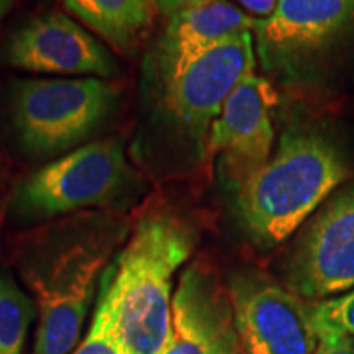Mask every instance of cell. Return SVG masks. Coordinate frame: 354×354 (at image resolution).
<instances>
[{
	"label": "cell",
	"instance_id": "cell-1",
	"mask_svg": "<svg viewBox=\"0 0 354 354\" xmlns=\"http://www.w3.org/2000/svg\"><path fill=\"white\" fill-rule=\"evenodd\" d=\"M196 232L174 210L149 207L100 279L99 302L128 354H159L171 339L172 279L192 254Z\"/></svg>",
	"mask_w": 354,
	"mask_h": 354
},
{
	"label": "cell",
	"instance_id": "cell-2",
	"mask_svg": "<svg viewBox=\"0 0 354 354\" xmlns=\"http://www.w3.org/2000/svg\"><path fill=\"white\" fill-rule=\"evenodd\" d=\"M349 176L342 154L313 131L282 135L272 158L238 192V212L261 245L287 240Z\"/></svg>",
	"mask_w": 354,
	"mask_h": 354
},
{
	"label": "cell",
	"instance_id": "cell-3",
	"mask_svg": "<svg viewBox=\"0 0 354 354\" xmlns=\"http://www.w3.org/2000/svg\"><path fill=\"white\" fill-rule=\"evenodd\" d=\"M117 104V87L100 77L19 79L8 91V118L20 151L48 158L91 138Z\"/></svg>",
	"mask_w": 354,
	"mask_h": 354
},
{
	"label": "cell",
	"instance_id": "cell-4",
	"mask_svg": "<svg viewBox=\"0 0 354 354\" xmlns=\"http://www.w3.org/2000/svg\"><path fill=\"white\" fill-rule=\"evenodd\" d=\"M143 180L125 156L120 138L82 145L19 180L12 209L28 218H50L138 196Z\"/></svg>",
	"mask_w": 354,
	"mask_h": 354
},
{
	"label": "cell",
	"instance_id": "cell-5",
	"mask_svg": "<svg viewBox=\"0 0 354 354\" xmlns=\"http://www.w3.org/2000/svg\"><path fill=\"white\" fill-rule=\"evenodd\" d=\"M109 254L110 243L91 236L63 246L48 261L26 269V282L39 310L33 354H71L97 282L107 269Z\"/></svg>",
	"mask_w": 354,
	"mask_h": 354
},
{
	"label": "cell",
	"instance_id": "cell-6",
	"mask_svg": "<svg viewBox=\"0 0 354 354\" xmlns=\"http://www.w3.org/2000/svg\"><path fill=\"white\" fill-rule=\"evenodd\" d=\"M254 69L253 32L228 39L159 88L161 120L180 143L202 149L225 102Z\"/></svg>",
	"mask_w": 354,
	"mask_h": 354
},
{
	"label": "cell",
	"instance_id": "cell-7",
	"mask_svg": "<svg viewBox=\"0 0 354 354\" xmlns=\"http://www.w3.org/2000/svg\"><path fill=\"white\" fill-rule=\"evenodd\" d=\"M253 32L266 73L297 77L326 50L354 38V0H277Z\"/></svg>",
	"mask_w": 354,
	"mask_h": 354
},
{
	"label": "cell",
	"instance_id": "cell-8",
	"mask_svg": "<svg viewBox=\"0 0 354 354\" xmlns=\"http://www.w3.org/2000/svg\"><path fill=\"white\" fill-rule=\"evenodd\" d=\"M234 325L248 354H313L318 336L312 304L259 272L233 277L228 287Z\"/></svg>",
	"mask_w": 354,
	"mask_h": 354
},
{
	"label": "cell",
	"instance_id": "cell-9",
	"mask_svg": "<svg viewBox=\"0 0 354 354\" xmlns=\"http://www.w3.org/2000/svg\"><path fill=\"white\" fill-rule=\"evenodd\" d=\"M276 104L272 84L253 74L232 92L210 128L205 153L220 158L225 180L236 190L271 158Z\"/></svg>",
	"mask_w": 354,
	"mask_h": 354
},
{
	"label": "cell",
	"instance_id": "cell-10",
	"mask_svg": "<svg viewBox=\"0 0 354 354\" xmlns=\"http://www.w3.org/2000/svg\"><path fill=\"white\" fill-rule=\"evenodd\" d=\"M3 61L38 74H87L110 79L118 64L107 48L63 13H43L19 26L6 39Z\"/></svg>",
	"mask_w": 354,
	"mask_h": 354
},
{
	"label": "cell",
	"instance_id": "cell-11",
	"mask_svg": "<svg viewBox=\"0 0 354 354\" xmlns=\"http://www.w3.org/2000/svg\"><path fill=\"white\" fill-rule=\"evenodd\" d=\"M289 289L323 300L354 287V190L336 197L307 230L287 266Z\"/></svg>",
	"mask_w": 354,
	"mask_h": 354
},
{
	"label": "cell",
	"instance_id": "cell-12",
	"mask_svg": "<svg viewBox=\"0 0 354 354\" xmlns=\"http://www.w3.org/2000/svg\"><path fill=\"white\" fill-rule=\"evenodd\" d=\"M230 292L209 266L194 263L172 297L171 339L159 354H240Z\"/></svg>",
	"mask_w": 354,
	"mask_h": 354
},
{
	"label": "cell",
	"instance_id": "cell-13",
	"mask_svg": "<svg viewBox=\"0 0 354 354\" xmlns=\"http://www.w3.org/2000/svg\"><path fill=\"white\" fill-rule=\"evenodd\" d=\"M256 20L227 0H212L171 17L149 59V76L162 88L189 66L238 35L253 32Z\"/></svg>",
	"mask_w": 354,
	"mask_h": 354
},
{
	"label": "cell",
	"instance_id": "cell-14",
	"mask_svg": "<svg viewBox=\"0 0 354 354\" xmlns=\"http://www.w3.org/2000/svg\"><path fill=\"white\" fill-rule=\"evenodd\" d=\"M68 10L110 46L130 53L151 21L148 0H64Z\"/></svg>",
	"mask_w": 354,
	"mask_h": 354
},
{
	"label": "cell",
	"instance_id": "cell-15",
	"mask_svg": "<svg viewBox=\"0 0 354 354\" xmlns=\"http://www.w3.org/2000/svg\"><path fill=\"white\" fill-rule=\"evenodd\" d=\"M33 304L10 277L0 276V354H24Z\"/></svg>",
	"mask_w": 354,
	"mask_h": 354
},
{
	"label": "cell",
	"instance_id": "cell-16",
	"mask_svg": "<svg viewBox=\"0 0 354 354\" xmlns=\"http://www.w3.org/2000/svg\"><path fill=\"white\" fill-rule=\"evenodd\" d=\"M312 323L318 338H354V289L312 304Z\"/></svg>",
	"mask_w": 354,
	"mask_h": 354
},
{
	"label": "cell",
	"instance_id": "cell-17",
	"mask_svg": "<svg viewBox=\"0 0 354 354\" xmlns=\"http://www.w3.org/2000/svg\"><path fill=\"white\" fill-rule=\"evenodd\" d=\"M73 354H128L109 312L97 304L91 330Z\"/></svg>",
	"mask_w": 354,
	"mask_h": 354
},
{
	"label": "cell",
	"instance_id": "cell-18",
	"mask_svg": "<svg viewBox=\"0 0 354 354\" xmlns=\"http://www.w3.org/2000/svg\"><path fill=\"white\" fill-rule=\"evenodd\" d=\"M212 0H148L151 7L165 17H174L177 13L190 10V8L201 7L203 3H209Z\"/></svg>",
	"mask_w": 354,
	"mask_h": 354
},
{
	"label": "cell",
	"instance_id": "cell-19",
	"mask_svg": "<svg viewBox=\"0 0 354 354\" xmlns=\"http://www.w3.org/2000/svg\"><path fill=\"white\" fill-rule=\"evenodd\" d=\"M313 354H354V338H318Z\"/></svg>",
	"mask_w": 354,
	"mask_h": 354
},
{
	"label": "cell",
	"instance_id": "cell-20",
	"mask_svg": "<svg viewBox=\"0 0 354 354\" xmlns=\"http://www.w3.org/2000/svg\"><path fill=\"white\" fill-rule=\"evenodd\" d=\"M246 10L256 13L261 17H269L277 6V0H238Z\"/></svg>",
	"mask_w": 354,
	"mask_h": 354
},
{
	"label": "cell",
	"instance_id": "cell-21",
	"mask_svg": "<svg viewBox=\"0 0 354 354\" xmlns=\"http://www.w3.org/2000/svg\"><path fill=\"white\" fill-rule=\"evenodd\" d=\"M13 0H0V21L6 19V15L10 12Z\"/></svg>",
	"mask_w": 354,
	"mask_h": 354
}]
</instances>
